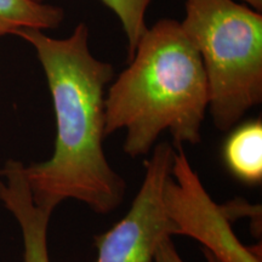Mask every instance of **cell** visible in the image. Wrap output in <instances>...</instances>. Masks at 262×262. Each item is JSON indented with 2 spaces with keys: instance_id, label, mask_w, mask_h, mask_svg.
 <instances>
[{
  "instance_id": "obj_5",
  "label": "cell",
  "mask_w": 262,
  "mask_h": 262,
  "mask_svg": "<svg viewBox=\"0 0 262 262\" xmlns=\"http://www.w3.org/2000/svg\"><path fill=\"white\" fill-rule=\"evenodd\" d=\"M175 148L164 204L178 235L195 239L221 262H262L257 247H245L235 235L225 204L212 201L182 146Z\"/></svg>"
},
{
  "instance_id": "obj_9",
  "label": "cell",
  "mask_w": 262,
  "mask_h": 262,
  "mask_svg": "<svg viewBox=\"0 0 262 262\" xmlns=\"http://www.w3.org/2000/svg\"><path fill=\"white\" fill-rule=\"evenodd\" d=\"M112 10L122 24L127 39L129 58L134 55L140 39L147 31L146 11L152 0H100Z\"/></svg>"
},
{
  "instance_id": "obj_8",
  "label": "cell",
  "mask_w": 262,
  "mask_h": 262,
  "mask_svg": "<svg viewBox=\"0 0 262 262\" xmlns=\"http://www.w3.org/2000/svg\"><path fill=\"white\" fill-rule=\"evenodd\" d=\"M63 17L61 8L39 0H0V37L24 29L56 28Z\"/></svg>"
},
{
  "instance_id": "obj_10",
  "label": "cell",
  "mask_w": 262,
  "mask_h": 262,
  "mask_svg": "<svg viewBox=\"0 0 262 262\" xmlns=\"http://www.w3.org/2000/svg\"><path fill=\"white\" fill-rule=\"evenodd\" d=\"M203 253L206 258V262H221L217 260L214 255L209 253L208 250L203 249ZM155 262H185L182 260V257L180 256V254L176 250L175 245L172 243V238H168L163 242L160 245L158 253L156 255Z\"/></svg>"
},
{
  "instance_id": "obj_6",
  "label": "cell",
  "mask_w": 262,
  "mask_h": 262,
  "mask_svg": "<svg viewBox=\"0 0 262 262\" xmlns=\"http://www.w3.org/2000/svg\"><path fill=\"white\" fill-rule=\"evenodd\" d=\"M0 203L21 229L24 262H50L48 228L54 211L34 202L19 160L9 159L0 169Z\"/></svg>"
},
{
  "instance_id": "obj_3",
  "label": "cell",
  "mask_w": 262,
  "mask_h": 262,
  "mask_svg": "<svg viewBox=\"0 0 262 262\" xmlns=\"http://www.w3.org/2000/svg\"><path fill=\"white\" fill-rule=\"evenodd\" d=\"M183 32L202 58L215 126L228 131L262 100V15L234 0H187Z\"/></svg>"
},
{
  "instance_id": "obj_7",
  "label": "cell",
  "mask_w": 262,
  "mask_h": 262,
  "mask_svg": "<svg viewBox=\"0 0 262 262\" xmlns=\"http://www.w3.org/2000/svg\"><path fill=\"white\" fill-rule=\"evenodd\" d=\"M224 160L228 171L247 185L262 181V123L260 119L237 127L226 140Z\"/></svg>"
},
{
  "instance_id": "obj_11",
  "label": "cell",
  "mask_w": 262,
  "mask_h": 262,
  "mask_svg": "<svg viewBox=\"0 0 262 262\" xmlns=\"http://www.w3.org/2000/svg\"><path fill=\"white\" fill-rule=\"evenodd\" d=\"M247 4H249V8L256 10V11L261 12L262 10V0H244Z\"/></svg>"
},
{
  "instance_id": "obj_2",
  "label": "cell",
  "mask_w": 262,
  "mask_h": 262,
  "mask_svg": "<svg viewBox=\"0 0 262 262\" xmlns=\"http://www.w3.org/2000/svg\"><path fill=\"white\" fill-rule=\"evenodd\" d=\"M130 64L106 94V136L125 130L123 149L148 155L169 131L175 147L198 145L209 106L202 58L181 24L164 18L147 28Z\"/></svg>"
},
{
  "instance_id": "obj_4",
  "label": "cell",
  "mask_w": 262,
  "mask_h": 262,
  "mask_svg": "<svg viewBox=\"0 0 262 262\" xmlns=\"http://www.w3.org/2000/svg\"><path fill=\"white\" fill-rule=\"evenodd\" d=\"M176 148L169 142L153 147L145 176L125 216L95 237L96 262H155L165 239L178 235L164 204V188L172 172Z\"/></svg>"
},
{
  "instance_id": "obj_1",
  "label": "cell",
  "mask_w": 262,
  "mask_h": 262,
  "mask_svg": "<svg viewBox=\"0 0 262 262\" xmlns=\"http://www.w3.org/2000/svg\"><path fill=\"white\" fill-rule=\"evenodd\" d=\"M16 35L34 49L49 85L56 122L54 152L44 162L25 165L32 196L54 211L74 199L94 212L107 215L122 204L126 182L107 160L106 86L113 66L89 49V29L81 22L67 38L24 29Z\"/></svg>"
}]
</instances>
